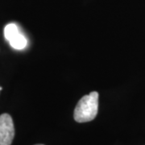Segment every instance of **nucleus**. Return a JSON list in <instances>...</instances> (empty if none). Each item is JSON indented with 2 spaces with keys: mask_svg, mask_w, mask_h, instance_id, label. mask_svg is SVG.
<instances>
[{
  "mask_svg": "<svg viewBox=\"0 0 145 145\" xmlns=\"http://www.w3.org/2000/svg\"><path fill=\"white\" fill-rule=\"evenodd\" d=\"M15 136V127L10 114L0 115V145H10Z\"/></svg>",
  "mask_w": 145,
  "mask_h": 145,
  "instance_id": "2",
  "label": "nucleus"
},
{
  "mask_svg": "<svg viewBox=\"0 0 145 145\" xmlns=\"http://www.w3.org/2000/svg\"><path fill=\"white\" fill-rule=\"evenodd\" d=\"M10 46L16 49H24L27 46V41L26 38L21 34L20 32L16 36L11 40L9 41Z\"/></svg>",
  "mask_w": 145,
  "mask_h": 145,
  "instance_id": "3",
  "label": "nucleus"
},
{
  "mask_svg": "<svg viewBox=\"0 0 145 145\" xmlns=\"http://www.w3.org/2000/svg\"><path fill=\"white\" fill-rule=\"evenodd\" d=\"M99 93L93 91L83 96L74 109L73 118L78 123H86L95 119L99 110Z\"/></svg>",
  "mask_w": 145,
  "mask_h": 145,
  "instance_id": "1",
  "label": "nucleus"
},
{
  "mask_svg": "<svg viewBox=\"0 0 145 145\" xmlns=\"http://www.w3.org/2000/svg\"><path fill=\"white\" fill-rule=\"evenodd\" d=\"M2 89H3V88H2V87H1V86H0V91H1V90H2Z\"/></svg>",
  "mask_w": 145,
  "mask_h": 145,
  "instance_id": "5",
  "label": "nucleus"
},
{
  "mask_svg": "<svg viewBox=\"0 0 145 145\" xmlns=\"http://www.w3.org/2000/svg\"><path fill=\"white\" fill-rule=\"evenodd\" d=\"M19 33H20L19 28H18V27L16 26L15 24H7L5 27L4 36H5V38L8 41L11 40Z\"/></svg>",
  "mask_w": 145,
  "mask_h": 145,
  "instance_id": "4",
  "label": "nucleus"
},
{
  "mask_svg": "<svg viewBox=\"0 0 145 145\" xmlns=\"http://www.w3.org/2000/svg\"><path fill=\"white\" fill-rule=\"evenodd\" d=\"M36 145H43V144H36Z\"/></svg>",
  "mask_w": 145,
  "mask_h": 145,
  "instance_id": "6",
  "label": "nucleus"
}]
</instances>
